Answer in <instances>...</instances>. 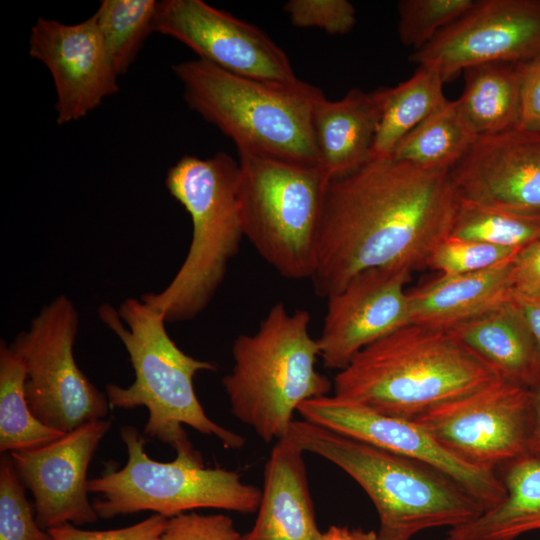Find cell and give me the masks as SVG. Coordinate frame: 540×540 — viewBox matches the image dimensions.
<instances>
[{
  "instance_id": "cell-1",
  "label": "cell",
  "mask_w": 540,
  "mask_h": 540,
  "mask_svg": "<svg viewBox=\"0 0 540 540\" xmlns=\"http://www.w3.org/2000/svg\"><path fill=\"white\" fill-rule=\"evenodd\" d=\"M458 203L449 169L391 157L330 179L311 277L315 294L328 298L368 269L427 267L451 234Z\"/></svg>"
},
{
  "instance_id": "cell-2",
  "label": "cell",
  "mask_w": 540,
  "mask_h": 540,
  "mask_svg": "<svg viewBox=\"0 0 540 540\" xmlns=\"http://www.w3.org/2000/svg\"><path fill=\"white\" fill-rule=\"evenodd\" d=\"M501 378L450 330L409 323L358 352L334 395L413 420Z\"/></svg>"
},
{
  "instance_id": "cell-3",
  "label": "cell",
  "mask_w": 540,
  "mask_h": 540,
  "mask_svg": "<svg viewBox=\"0 0 540 540\" xmlns=\"http://www.w3.org/2000/svg\"><path fill=\"white\" fill-rule=\"evenodd\" d=\"M99 318L125 346L135 373L128 387L106 385L110 407H145L149 416L144 433L169 444L177 453L193 454L183 428L215 436L225 448H241L245 439L211 420L199 402L193 379L216 366L183 352L170 338L163 315L142 299L128 298L116 310L109 304L98 309Z\"/></svg>"
},
{
  "instance_id": "cell-4",
  "label": "cell",
  "mask_w": 540,
  "mask_h": 540,
  "mask_svg": "<svg viewBox=\"0 0 540 540\" xmlns=\"http://www.w3.org/2000/svg\"><path fill=\"white\" fill-rule=\"evenodd\" d=\"M287 435L359 484L377 510L379 540H411L421 531L457 527L483 512L452 478L421 461L306 420H293Z\"/></svg>"
},
{
  "instance_id": "cell-5",
  "label": "cell",
  "mask_w": 540,
  "mask_h": 540,
  "mask_svg": "<svg viewBox=\"0 0 540 540\" xmlns=\"http://www.w3.org/2000/svg\"><path fill=\"white\" fill-rule=\"evenodd\" d=\"M172 68L188 107L231 138L238 151L321 166L312 124L314 106L325 96L318 87L249 78L200 58Z\"/></svg>"
},
{
  "instance_id": "cell-6",
  "label": "cell",
  "mask_w": 540,
  "mask_h": 540,
  "mask_svg": "<svg viewBox=\"0 0 540 540\" xmlns=\"http://www.w3.org/2000/svg\"><path fill=\"white\" fill-rule=\"evenodd\" d=\"M310 320L306 310L290 313L278 302L254 334L233 343V368L222 384L234 416L264 442L285 437L298 407L332 389L315 368L320 348L309 333Z\"/></svg>"
},
{
  "instance_id": "cell-7",
  "label": "cell",
  "mask_w": 540,
  "mask_h": 540,
  "mask_svg": "<svg viewBox=\"0 0 540 540\" xmlns=\"http://www.w3.org/2000/svg\"><path fill=\"white\" fill-rule=\"evenodd\" d=\"M239 163L219 152L185 155L167 172L165 185L192 220V239L171 282L141 299L166 323L195 318L210 303L244 237L239 204Z\"/></svg>"
},
{
  "instance_id": "cell-8",
  "label": "cell",
  "mask_w": 540,
  "mask_h": 540,
  "mask_svg": "<svg viewBox=\"0 0 540 540\" xmlns=\"http://www.w3.org/2000/svg\"><path fill=\"white\" fill-rule=\"evenodd\" d=\"M238 154L244 236L282 277L311 279L331 178L319 165L248 151Z\"/></svg>"
},
{
  "instance_id": "cell-9",
  "label": "cell",
  "mask_w": 540,
  "mask_h": 540,
  "mask_svg": "<svg viewBox=\"0 0 540 540\" xmlns=\"http://www.w3.org/2000/svg\"><path fill=\"white\" fill-rule=\"evenodd\" d=\"M121 438L128 452L126 465L88 480V491L99 496L93 502L99 518L152 511L169 519L198 508L258 510L261 490L244 483L237 472L205 467L198 452L177 453L171 462L155 461L132 426L121 429Z\"/></svg>"
},
{
  "instance_id": "cell-10",
  "label": "cell",
  "mask_w": 540,
  "mask_h": 540,
  "mask_svg": "<svg viewBox=\"0 0 540 540\" xmlns=\"http://www.w3.org/2000/svg\"><path fill=\"white\" fill-rule=\"evenodd\" d=\"M78 327L77 309L60 295L10 344L25 368V396L31 412L63 433L103 419L110 407L106 394L76 364L73 347Z\"/></svg>"
},
{
  "instance_id": "cell-11",
  "label": "cell",
  "mask_w": 540,
  "mask_h": 540,
  "mask_svg": "<svg viewBox=\"0 0 540 540\" xmlns=\"http://www.w3.org/2000/svg\"><path fill=\"white\" fill-rule=\"evenodd\" d=\"M531 389L503 378L413 419L459 459L495 470L528 454Z\"/></svg>"
},
{
  "instance_id": "cell-12",
  "label": "cell",
  "mask_w": 540,
  "mask_h": 540,
  "mask_svg": "<svg viewBox=\"0 0 540 540\" xmlns=\"http://www.w3.org/2000/svg\"><path fill=\"white\" fill-rule=\"evenodd\" d=\"M540 58V0H480L442 29L410 60L443 80L490 62Z\"/></svg>"
},
{
  "instance_id": "cell-13",
  "label": "cell",
  "mask_w": 540,
  "mask_h": 540,
  "mask_svg": "<svg viewBox=\"0 0 540 540\" xmlns=\"http://www.w3.org/2000/svg\"><path fill=\"white\" fill-rule=\"evenodd\" d=\"M297 412L308 422L436 468L465 489L483 511L505 496L495 470L459 459L413 420L385 415L334 394L306 400Z\"/></svg>"
},
{
  "instance_id": "cell-14",
  "label": "cell",
  "mask_w": 540,
  "mask_h": 540,
  "mask_svg": "<svg viewBox=\"0 0 540 540\" xmlns=\"http://www.w3.org/2000/svg\"><path fill=\"white\" fill-rule=\"evenodd\" d=\"M154 30L225 71L276 83L300 80L286 53L263 30L201 0L158 1Z\"/></svg>"
},
{
  "instance_id": "cell-15",
  "label": "cell",
  "mask_w": 540,
  "mask_h": 540,
  "mask_svg": "<svg viewBox=\"0 0 540 540\" xmlns=\"http://www.w3.org/2000/svg\"><path fill=\"white\" fill-rule=\"evenodd\" d=\"M109 420H93L42 446L9 453L16 471L34 499L35 517L48 531L67 523L75 526L99 518L87 493V470Z\"/></svg>"
},
{
  "instance_id": "cell-16",
  "label": "cell",
  "mask_w": 540,
  "mask_h": 540,
  "mask_svg": "<svg viewBox=\"0 0 540 540\" xmlns=\"http://www.w3.org/2000/svg\"><path fill=\"white\" fill-rule=\"evenodd\" d=\"M410 277L403 269H368L327 298L317 339L325 368L343 369L362 349L411 323L405 289Z\"/></svg>"
},
{
  "instance_id": "cell-17",
  "label": "cell",
  "mask_w": 540,
  "mask_h": 540,
  "mask_svg": "<svg viewBox=\"0 0 540 540\" xmlns=\"http://www.w3.org/2000/svg\"><path fill=\"white\" fill-rule=\"evenodd\" d=\"M29 54L41 61L54 80L57 123L86 116L119 91L118 75L104 48L92 15L78 24L38 18L31 29Z\"/></svg>"
},
{
  "instance_id": "cell-18",
  "label": "cell",
  "mask_w": 540,
  "mask_h": 540,
  "mask_svg": "<svg viewBox=\"0 0 540 540\" xmlns=\"http://www.w3.org/2000/svg\"><path fill=\"white\" fill-rule=\"evenodd\" d=\"M449 174L460 200L540 211V134L513 129L477 137Z\"/></svg>"
},
{
  "instance_id": "cell-19",
  "label": "cell",
  "mask_w": 540,
  "mask_h": 540,
  "mask_svg": "<svg viewBox=\"0 0 540 540\" xmlns=\"http://www.w3.org/2000/svg\"><path fill=\"white\" fill-rule=\"evenodd\" d=\"M303 453L288 435L276 442L265 466L255 524L241 540H323Z\"/></svg>"
},
{
  "instance_id": "cell-20",
  "label": "cell",
  "mask_w": 540,
  "mask_h": 540,
  "mask_svg": "<svg viewBox=\"0 0 540 540\" xmlns=\"http://www.w3.org/2000/svg\"><path fill=\"white\" fill-rule=\"evenodd\" d=\"M390 88L350 90L342 99L323 96L312 124L320 165L331 179L347 175L371 160L372 146Z\"/></svg>"
},
{
  "instance_id": "cell-21",
  "label": "cell",
  "mask_w": 540,
  "mask_h": 540,
  "mask_svg": "<svg viewBox=\"0 0 540 540\" xmlns=\"http://www.w3.org/2000/svg\"><path fill=\"white\" fill-rule=\"evenodd\" d=\"M514 259L479 272L441 275L408 292L411 323L450 329L508 301L513 291Z\"/></svg>"
},
{
  "instance_id": "cell-22",
  "label": "cell",
  "mask_w": 540,
  "mask_h": 540,
  "mask_svg": "<svg viewBox=\"0 0 540 540\" xmlns=\"http://www.w3.org/2000/svg\"><path fill=\"white\" fill-rule=\"evenodd\" d=\"M448 330L501 378L528 389L540 383L533 340L511 297Z\"/></svg>"
},
{
  "instance_id": "cell-23",
  "label": "cell",
  "mask_w": 540,
  "mask_h": 540,
  "mask_svg": "<svg viewBox=\"0 0 540 540\" xmlns=\"http://www.w3.org/2000/svg\"><path fill=\"white\" fill-rule=\"evenodd\" d=\"M501 469L503 500L475 519L450 528L448 540H516L540 530V455L526 454Z\"/></svg>"
},
{
  "instance_id": "cell-24",
  "label": "cell",
  "mask_w": 540,
  "mask_h": 540,
  "mask_svg": "<svg viewBox=\"0 0 540 540\" xmlns=\"http://www.w3.org/2000/svg\"><path fill=\"white\" fill-rule=\"evenodd\" d=\"M490 62L465 69V87L457 104L477 137L517 128L522 65Z\"/></svg>"
},
{
  "instance_id": "cell-25",
  "label": "cell",
  "mask_w": 540,
  "mask_h": 540,
  "mask_svg": "<svg viewBox=\"0 0 540 540\" xmlns=\"http://www.w3.org/2000/svg\"><path fill=\"white\" fill-rule=\"evenodd\" d=\"M443 83L435 71L418 67L409 79L390 88L371 160L391 157L407 134L449 101L444 96Z\"/></svg>"
},
{
  "instance_id": "cell-26",
  "label": "cell",
  "mask_w": 540,
  "mask_h": 540,
  "mask_svg": "<svg viewBox=\"0 0 540 540\" xmlns=\"http://www.w3.org/2000/svg\"><path fill=\"white\" fill-rule=\"evenodd\" d=\"M476 138L457 101L449 100L407 134L391 158L423 169L450 170Z\"/></svg>"
},
{
  "instance_id": "cell-27",
  "label": "cell",
  "mask_w": 540,
  "mask_h": 540,
  "mask_svg": "<svg viewBox=\"0 0 540 540\" xmlns=\"http://www.w3.org/2000/svg\"><path fill=\"white\" fill-rule=\"evenodd\" d=\"M23 362L5 341L0 343V451L30 450L65 433L50 428L31 412L25 396Z\"/></svg>"
},
{
  "instance_id": "cell-28",
  "label": "cell",
  "mask_w": 540,
  "mask_h": 540,
  "mask_svg": "<svg viewBox=\"0 0 540 540\" xmlns=\"http://www.w3.org/2000/svg\"><path fill=\"white\" fill-rule=\"evenodd\" d=\"M451 236L522 249L540 240V211L460 200Z\"/></svg>"
},
{
  "instance_id": "cell-29",
  "label": "cell",
  "mask_w": 540,
  "mask_h": 540,
  "mask_svg": "<svg viewBox=\"0 0 540 540\" xmlns=\"http://www.w3.org/2000/svg\"><path fill=\"white\" fill-rule=\"evenodd\" d=\"M158 1L103 0L94 18L117 75L134 61L147 36L154 32Z\"/></svg>"
},
{
  "instance_id": "cell-30",
  "label": "cell",
  "mask_w": 540,
  "mask_h": 540,
  "mask_svg": "<svg viewBox=\"0 0 540 540\" xmlns=\"http://www.w3.org/2000/svg\"><path fill=\"white\" fill-rule=\"evenodd\" d=\"M473 0H401L398 9L400 41L416 50L453 23L474 4Z\"/></svg>"
},
{
  "instance_id": "cell-31",
  "label": "cell",
  "mask_w": 540,
  "mask_h": 540,
  "mask_svg": "<svg viewBox=\"0 0 540 540\" xmlns=\"http://www.w3.org/2000/svg\"><path fill=\"white\" fill-rule=\"evenodd\" d=\"M0 540H51L37 523L10 455L0 461Z\"/></svg>"
},
{
  "instance_id": "cell-32",
  "label": "cell",
  "mask_w": 540,
  "mask_h": 540,
  "mask_svg": "<svg viewBox=\"0 0 540 540\" xmlns=\"http://www.w3.org/2000/svg\"><path fill=\"white\" fill-rule=\"evenodd\" d=\"M520 250L449 235L435 248L427 267L446 276L474 273L509 262Z\"/></svg>"
},
{
  "instance_id": "cell-33",
  "label": "cell",
  "mask_w": 540,
  "mask_h": 540,
  "mask_svg": "<svg viewBox=\"0 0 540 540\" xmlns=\"http://www.w3.org/2000/svg\"><path fill=\"white\" fill-rule=\"evenodd\" d=\"M284 11L293 26L315 27L331 35L346 34L356 23V9L347 0H289Z\"/></svg>"
},
{
  "instance_id": "cell-34",
  "label": "cell",
  "mask_w": 540,
  "mask_h": 540,
  "mask_svg": "<svg viewBox=\"0 0 540 540\" xmlns=\"http://www.w3.org/2000/svg\"><path fill=\"white\" fill-rule=\"evenodd\" d=\"M232 519L224 514L182 513L168 519L158 540H241Z\"/></svg>"
},
{
  "instance_id": "cell-35",
  "label": "cell",
  "mask_w": 540,
  "mask_h": 540,
  "mask_svg": "<svg viewBox=\"0 0 540 540\" xmlns=\"http://www.w3.org/2000/svg\"><path fill=\"white\" fill-rule=\"evenodd\" d=\"M168 518L153 514L136 524L109 530H84L71 523L49 529L51 540H158Z\"/></svg>"
},
{
  "instance_id": "cell-36",
  "label": "cell",
  "mask_w": 540,
  "mask_h": 540,
  "mask_svg": "<svg viewBox=\"0 0 540 540\" xmlns=\"http://www.w3.org/2000/svg\"><path fill=\"white\" fill-rule=\"evenodd\" d=\"M516 129L540 134V58L522 65Z\"/></svg>"
},
{
  "instance_id": "cell-37",
  "label": "cell",
  "mask_w": 540,
  "mask_h": 540,
  "mask_svg": "<svg viewBox=\"0 0 540 540\" xmlns=\"http://www.w3.org/2000/svg\"><path fill=\"white\" fill-rule=\"evenodd\" d=\"M513 291L540 295V240L522 248L515 257Z\"/></svg>"
},
{
  "instance_id": "cell-38",
  "label": "cell",
  "mask_w": 540,
  "mask_h": 540,
  "mask_svg": "<svg viewBox=\"0 0 540 540\" xmlns=\"http://www.w3.org/2000/svg\"><path fill=\"white\" fill-rule=\"evenodd\" d=\"M511 301L533 340L540 363V295L512 291Z\"/></svg>"
},
{
  "instance_id": "cell-39",
  "label": "cell",
  "mask_w": 540,
  "mask_h": 540,
  "mask_svg": "<svg viewBox=\"0 0 540 540\" xmlns=\"http://www.w3.org/2000/svg\"><path fill=\"white\" fill-rule=\"evenodd\" d=\"M532 415L528 454L540 455V383L531 389Z\"/></svg>"
},
{
  "instance_id": "cell-40",
  "label": "cell",
  "mask_w": 540,
  "mask_h": 540,
  "mask_svg": "<svg viewBox=\"0 0 540 540\" xmlns=\"http://www.w3.org/2000/svg\"><path fill=\"white\" fill-rule=\"evenodd\" d=\"M323 540H355L352 530L346 527L331 526L323 533Z\"/></svg>"
},
{
  "instance_id": "cell-41",
  "label": "cell",
  "mask_w": 540,
  "mask_h": 540,
  "mask_svg": "<svg viewBox=\"0 0 540 540\" xmlns=\"http://www.w3.org/2000/svg\"><path fill=\"white\" fill-rule=\"evenodd\" d=\"M352 534L355 540H379L377 533L373 531H364L362 529H353Z\"/></svg>"
}]
</instances>
